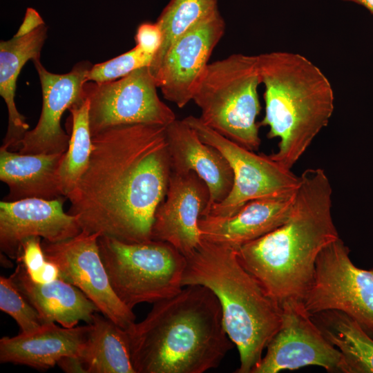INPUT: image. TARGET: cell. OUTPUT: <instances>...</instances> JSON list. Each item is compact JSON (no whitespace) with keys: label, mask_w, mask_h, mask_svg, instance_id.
<instances>
[{"label":"cell","mask_w":373,"mask_h":373,"mask_svg":"<svg viewBox=\"0 0 373 373\" xmlns=\"http://www.w3.org/2000/svg\"><path fill=\"white\" fill-rule=\"evenodd\" d=\"M57 365L68 373H86L79 356H64Z\"/></svg>","instance_id":"obj_33"},{"label":"cell","mask_w":373,"mask_h":373,"mask_svg":"<svg viewBox=\"0 0 373 373\" xmlns=\"http://www.w3.org/2000/svg\"><path fill=\"white\" fill-rule=\"evenodd\" d=\"M343 1L352 2L366 8L371 14L373 15V0H341Z\"/></svg>","instance_id":"obj_34"},{"label":"cell","mask_w":373,"mask_h":373,"mask_svg":"<svg viewBox=\"0 0 373 373\" xmlns=\"http://www.w3.org/2000/svg\"><path fill=\"white\" fill-rule=\"evenodd\" d=\"M99 236L82 231L57 242L43 240L41 245L46 259L59 268L61 278L81 290L104 316L126 329L135 322V315L112 288L100 255Z\"/></svg>","instance_id":"obj_12"},{"label":"cell","mask_w":373,"mask_h":373,"mask_svg":"<svg viewBox=\"0 0 373 373\" xmlns=\"http://www.w3.org/2000/svg\"><path fill=\"white\" fill-rule=\"evenodd\" d=\"M12 275L44 323H58L64 327H73L80 321L90 323L95 312H99L81 290L63 279L35 283L21 263Z\"/></svg>","instance_id":"obj_22"},{"label":"cell","mask_w":373,"mask_h":373,"mask_svg":"<svg viewBox=\"0 0 373 373\" xmlns=\"http://www.w3.org/2000/svg\"><path fill=\"white\" fill-rule=\"evenodd\" d=\"M260 84L258 55L233 54L209 63L192 100L203 123L254 151L261 143L256 122L261 110Z\"/></svg>","instance_id":"obj_6"},{"label":"cell","mask_w":373,"mask_h":373,"mask_svg":"<svg viewBox=\"0 0 373 373\" xmlns=\"http://www.w3.org/2000/svg\"><path fill=\"white\" fill-rule=\"evenodd\" d=\"M350 252L340 238L323 248L303 303L310 314L327 310L346 314L373 338V269L357 267Z\"/></svg>","instance_id":"obj_9"},{"label":"cell","mask_w":373,"mask_h":373,"mask_svg":"<svg viewBox=\"0 0 373 373\" xmlns=\"http://www.w3.org/2000/svg\"><path fill=\"white\" fill-rule=\"evenodd\" d=\"M64 153L23 154L0 147V180L8 186L3 200H52L62 195L59 169Z\"/></svg>","instance_id":"obj_20"},{"label":"cell","mask_w":373,"mask_h":373,"mask_svg":"<svg viewBox=\"0 0 373 373\" xmlns=\"http://www.w3.org/2000/svg\"><path fill=\"white\" fill-rule=\"evenodd\" d=\"M282 322L251 373H277L316 365L330 373H343L341 352L329 343L305 309L303 300L280 304Z\"/></svg>","instance_id":"obj_11"},{"label":"cell","mask_w":373,"mask_h":373,"mask_svg":"<svg viewBox=\"0 0 373 373\" xmlns=\"http://www.w3.org/2000/svg\"><path fill=\"white\" fill-rule=\"evenodd\" d=\"M98 245L112 288L131 309L182 289L186 259L171 244L154 240L128 243L99 236Z\"/></svg>","instance_id":"obj_7"},{"label":"cell","mask_w":373,"mask_h":373,"mask_svg":"<svg viewBox=\"0 0 373 373\" xmlns=\"http://www.w3.org/2000/svg\"><path fill=\"white\" fill-rule=\"evenodd\" d=\"M184 120L203 142L215 147L226 157L233 173L229 194L202 216H231L251 200L289 195L297 191L300 176L283 167L269 155L256 154L227 139L203 123L199 117L189 115Z\"/></svg>","instance_id":"obj_8"},{"label":"cell","mask_w":373,"mask_h":373,"mask_svg":"<svg viewBox=\"0 0 373 373\" xmlns=\"http://www.w3.org/2000/svg\"><path fill=\"white\" fill-rule=\"evenodd\" d=\"M219 0H170L156 23L162 33V43L149 66L153 74L159 67L171 44L200 20L218 9Z\"/></svg>","instance_id":"obj_26"},{"label":"cell","mask_w":373,"mask_h":373,"mask_svg":"<svg viewBox=\"0 0 373 373\" xmlns=\"http://www.w3.org/2000/svg\"><path fill=\"white\" fill-rule=\"evenodd\" d=\"M16 260L23 265L27 272L40 268L46 261L41 238L32 237L24 240Z\"/></svg>","instance_id":"obj_30"},{"label":"cell","mask_w":373,"mask_h":373,"mask_svg":"<svg viewBox=\"0 0 373 373\" xmlns=\"http://www.w3.org/2000/svg\"><path fill=\"white\" fill-rule=\"evenodd\" d=\"M332 207V187L325 171L306 169L300 176L287 220L236 249L243 267L280 304L303 300L312 283L319 254L339 238Z\"/></svg>","instance_id":"obj_3"},{"label":"cell","mask_w":373,"mask_h":373,"mask_svg":"<svg viewBox=\"0 0 373 373\" xmlns=\"http://www.w3.org/2000/svg\"><path fill=\"white\" fill-rule=\"evenodd\" d=\"M153 60V56L144 53L135 46L120 55L93 65L88 72L86 80L97 83L114 81L137 68L150 66Z\"/></svg>","instance_id":"obj_28"},{"label":"cell","mask_w":373,"mask_h":373,"mask_svg":"<svg viewBox=\"0 0 373 373\" xmlns=\"http://www.w3.org/2000/svg\"><path fill=\"white\" fill-rule=\"evenodd\" d=\"M182 285H200L217 296L224 329L238 348L236 373H251L279 329L282 307L240 262L236 249L202 238L185 256Z\"/></svg>","instance_id":"obj_4"},{"label":"cell","mask_w":373,"mask_h":373,"mask_svg":"<svg viewBox=\"0 0 373 373\" xmlns=\"http://www.w3.org/2000/svg\"><path fill=\"white\" fill-rule=\"evenodd\" d=\"M80 358L86 373H136L128 335L106 316L95 314Z\"/></svg>","instance_id":"obj_24"},{"label":"cell","mask_w":373,"mask_h":373,"mask_svg":"<svg viewBox=\"0 0 373 373\" xmlns=\"http://www.w3.org/2000/svg\"><path fill=\"white\" fill-rule=\"evenodd\" d=\"M209 200L206 183L193 171H171L167 192L155 213L151 240L168 242L184 256L200 244L198 226Z\"/></svg>","instance_id":"obj_15"},{"label":"cell","mask_w":373,"mask_h":373,"mask_svg":"<svg viewBox=\"0 0 373 373\" xmlns=\"http://www.w3.org/2000/svg\"><path fill=\"white\" fill-rule=\"evenodd\" d=\"M86 325L64 327L44 323L29 333L0 340V362L48 370L64 356H81L90 330Z\"/></svg>","instance_id":"obj_19"},{"label":"cell","mask_w":373,"mask_h":373,"mask_svg":"<svg viewBox=\"0 0 373 373\" xmlns=\"http://www.w3.org/2000/svg\"><path fill=\"white\" fill-rule=\"evenodd\" d=\"M135 41L138 48L154 58L161 47L162 33L156 22H144L137 27Z\"/></svg>","instance_id":"obj_29"},{"label":"cell","mask_w":373,"mask_h":373,"mask_svg":"<svg viewBox=\"0 0 373 373\" xmlns=\"http://www.w3.org/2000/svg\"><path fill=\"white\" fill-rule=\"evenodd\" d=\"M157 88L149 66L137 68L111 82H86L84 93L89 104L92 136L122 124L169 125L176 117L160 99Z\"/></svg>","instance_id":"obj_10"},{"label":"cell","mask_w":373,"mask_h":373,"mask_svg":"<svg viewBox=\"0 0 373 373\" xmlns=\"http://www.w3.org/2000/svg\"><path fill=\"white\" fill-rule=\"evenodd\" d=\"M296 193L251 200L228 217L202 216L198 221L202 238L234 249L260 238L287 220Z\"/></svg>","instance_id":"obj_18"},{"label":"cell","mask_w":373,"mask_h":373,"mask_svg":"<svg viewBox=\"0 0 373 373\" xmlns=\"http://www.w3.org/2000/svg\"><path fill=\"white\" fill-rule=\"evenodd\" d=\"M27 274L32 282L38 284L48 283L62 279L58 266L47 259L40 268L31 272H27Z\"/></svg>","instance_id":"obj_31"},{"label":"cell","mask_w":373,"mask_h":373,"mask_svg":"<svg viewBox=\"0 0 373 373\" xmlns=\"http://www.w3.org/2000/svg\"><path fill=\"white\" fill-rule=\"evenodd\" d=\"M48 28L41 25L22 36L14 35L0 42V95L8 110V128L1 147L19 150L21 140L29 131L26 117L17 110L15 97L17 78L23 66L30 60L40 59L47 39Z\"/></svg>","instance_id":"obj_21"},{"label":"cell","mask_w":373,"mask_h":373,"mask_svg":"<svg viewBox=\"0 0 373 373\" xmlns=\"http://www.w3.org/2000/svg\"><path fill=\"white\" fill-rule=\"evenodd\" d=\"M42 93V108L38 122L25 134L19 152L23 154L65 153L70 135L61 126L62 115L73 104L85 99L84 85L93 64L82 61L70 71L57 74L48 71L40 59L32 61Z\"/></svg>","instance_id":"obj_14"},{"label":"cell","mask_w":373,"mask_h":373,"mask_svg":"<svg viewBox=\"0 0 373 373\" xmlns=\"http://www.w3.org/2000/svg\"><path fill=\"white\" fill-rule=\"evenodd\" d=\"M44 24L45 23L39 12L32 8H28L23 20L15 35H25Z\"/></svg>","instance_id":"obj_32"},{"label":"cell","mask_w":373,"mask_h":373,"mask_svg":"<svg viewBox=\"0 0 373 373\" xmlns=\"http://www.w3.org/2000/svg\"><path fill=\"white\" fill-rule=\"evenodd\" d=\"M67 199L28 198L0 202V249L12 259L19 256L24 240L42 238L50 242L63 241L78 235L77 218L64 211Z\"/></svg>","instance_id":"obj_16"},{"label":"cell","mask_w":373,"mask_h":373,"mask_svg":"<svg viewBox=\"0 0 373 373\" xmlns=\"http://www.w3.org/2000/svg\"><path fill=\"white\" fill-rule=\"evenodd\" d=\"M126 331L136 373H203L218 367L235 345L217 296L200 285L153 303Z\"/></svg>","instance_id":"obj_2"},{"label":"cell","mask_w":373,"mask_h":373,"mask_svg":"<svg viewBox=\"0 0 373 373\" xmlns=\"http://www.w3.org/2000/svg\"><path fill=\"white\" fill-rule=\"evenodd\" d=\"M166 127L122 124L92 136L88 165L67 196L82 231L128 243L151 240L171 172Z\"/></svg>","instance_id":"obj_1"},{"label":"cell","mask_w":373,"mask_h":373,"mask_svg":"<svg viewBox=\"0 0 373 373\" xmlns=\"http://www.w3.org/2000/svg\"><path fill=\"white\" fill-rule=\"evenodd\" d=\"M0 309L17 322L21 333L31 332L44 324L37 309L19 287L12 275L0 277Z\"/></svg>","instance_id":"obj_27"},{"label":"cell","mask_w":373,"mask_h":373,"mask_svg":"<svg viewBox=\"0 0 373 373\" xmlns=\"http://www.w3.org/2000/svg\"><path fill=\"white\" fill-rule=\"evenodd\" d=\"M68 111L70 113V141L59 169L62 195L66 198L86 171L93 149L88 99L85 98L73 104Z\"/></svg>","instance_id":"obj_25"},{"label":"cell","mask_w":373,"mask_h":373,"mask_svg":"<svg viewBox=\"0 0 373 373\" xmlns=\"http://www.w3.org/2000/svg\"><path fill=\"white\" fill-rule=\"evenodd\" d=\"M311 315L327 340L341 352L343 373H373V338L354 319L338 310Z\"/></svg>","instance_id":"obj_23"},{"label":"cell","mask_w":373,"mask_h":373,"mask_svg":"<svg viewBox=\"0 0 373 373\" xmlns=\"http://www.w3.org/2000/svg\"><path fill=\"white\" fill-rule=\"evenodd\" d=\"M225 28L224 19L218 9L171 44L153 74L164 99L180 108L193 99Z\"/></svg>","instance_id":"obj_13"},{"label":"cell","mask_w":373,"mask_h":373,"mask_svg":"<svg viewBox=\"0 0 373 373\" xmlns=\"http://www.w3.org/2000/svg\"><path fill=\"white\" fill-rule=\"evenodd\" d=\"M264 85L265 115L259 126L279 138L269 156L286 169L305 153L328 124L334 109L332 86L324 73L299 53L275 51L258 55Z\"/></svg>","instance_id":"obj_5"},{"label":"cell","mask_w":373,"mask_h":373,"mask_svg":"<svg viewBox=\"0 0 373 373\" xmlns=\"http://www.w3.org/2000/svg\"><path fill=\"white\" fill-rule=\"evenodd\" d=\"M166 130L171 171H193L209 189V200L204 214L229 194L233 183L232 169L226 157L217 149L203 142L184 119H175Z\"/></svg>","instance_id":"obj_17"}]
</instances>
